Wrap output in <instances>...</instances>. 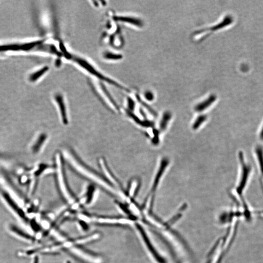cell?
Instances as JSON below:
<instances>
[{"label":"cell","instance_id":"1","mask_svg":"<svg viewBox=\"0 0 263 263\" xmlns=\"http://www.w3.org/2000/svg\"><path fill=\"white\" fill-rule=\"evenodd\" d=\"M62 152L65 162L76 173L113 196L125 198L124 194L107 180L103 174L85 163L72 148H64Z\"/></svg>","mask_w":263,"mask_h":263},{"label":"cell","instance_id":"4","mask_svg":"<svg viewBox=\"0 0 263 263\" xmlns=\"http://www.w3.org/2000/svg\"><path fill=\"white\" fill-rule=\"evenodd\" d=\"M97 163L101 171V174H103L106 180L109 181L117 189L120 190L125 195V190L123 185L109 166L104 156L99 157L97 159Z\"/></svg>","mask_w":263,"mask_h":263},{"label":"cell","instance_id":"17","mask_svg":"<svg viewBox=\"0 0 263 263\" xmlns=\"http://www.w3.org/2000/svg\"><path fill=\"white\" fill-rule=\"evenodd\" d=\"M10 230L13 231L14 232H15V233H16V235H18L22 237L28 239V240H33L32 236L27 235V233H25V232L22 231V230H20L19 229L17 228L16 227H15L14 226H11Z\"/></svg>","mask_w":263,"mask_h":263},{"label":"cell","instance_id":"20","mask_svg":"<svg viewBox=\"0 0 263 263\" xmlns=\"http://www.w3.org/2000/svg\"><path fill=\"white\" fill-rule=\"evenodd\" d=\"M127 106H128V109L126 110H128L129 111L132 112L135 109V104L134 103V100L130 98H127Z\"/></svg>","mask_w":263,"mask_h":263},{"label":"cell","instance_id":"2","mask_svg":"<svg viewBox=\"0 0 263 263\" xmlns=\"http://www.w3.org/2000/svg\"><path fill=\"white\" fill-rule=\"evenodd\" d=\"M55 158V171L59 193L66 203L72 205L74 209L78 208L80 205L78 202V198L73 193L69 184L65 170V160L62 152H57Z\"/></svg>","mask_w":263,"mask_h":263},{"label":"cell","instance_id":"3","mask_svg":"<svg viewBox=\"0 0 263 263\" xmlns=\"http://www.w3.org/2000/svg\"><path fill=\"white\" fill-rule=\"evenodd\" d=\"M71 60L75 62L76 64H78L83 69L86 71L92 76H94V77L99 79L101 82L106 83L108 84L111 85L112 86H114L116 88H118L121 90L127 92H130L128 89L126 88L125 86L119 83H118L116 80L112 79L107 76H105L104 74L101 73V72L97 69L96 67L93 66L91 63L83 58L72 55Z\"/></svg>","mask_w":263,"mask_h":263},{"label":"cell","instance_id":"21","mask_svg":"<svg viewBox=\"0 0 263 263\" xmlns=\"http://www.w3.org/2000/svg\"><path fill=\"white\" fill-rule=\"evenodd\" d=\"M144 96H145L146 99L147 100H149V101L153 100L154 99V96L153 94L150 91L146 92Z\"/></svg>","mask_w":263,"mask_h":263},{"label":"cell","instance_id":"5","mask_svg":"<svg viewBox=\"0 0 263 263\" xmlns=\"http://www.w3.org/2000/svg\"><path fill=\"white\" fill-rule=\"evenodd\" d=\"M79 218L84 221L89 222L92 221L98 223L106 224H129L131 223V220L124 217H114V216H106L90 215L82 214L79 215Z\"/></svg>","mask_w":263,"mask_h":263},{"label":"cell","instance_id":"8","mask_svg":"<svg viewBox=\"0 0 263 263\" xmlns=\"http://www.w3.org/2000/svg\"><path fill=\"white\" fill-rule=\"evenodd\" d=\"M98 194V190L94 184H90L86 187L83 195L81 198H78L80 205L89 206L93 203Z\"/></svg>","mask_w":263,"mask_h":263},{"label":"cell","instance_id":"12","mask_svg":"<svg viewBox=\"0 0 263 263\" xmlns=\"http://www.w3.org/2000/svg\"><path fill=\"white\" fill-rule=\"evenodd\" d=\"M232 18L230 16L226 17L224 19L223 21H222L220 23H218L217 24H216L215 25H214L211 28H210L204 29L202 30H199V31H196L195 32V34H200V33H204V32H207V31H211L214 32L216 30H219L220 29L223 28L224 27H227L229 24H231L232 23Z\"/></svg>","mask_w":263,"mask_h":263},{"label":"cell","instance_id":"14","mask_svg":"<svg viewBox=\"0 0 263 263\" xmlns=\"http://www.w3.org/2000/svg\"><path fill=\"white\" fill-rule=\"evenodd\" d=\"M216 99V97L215 95H211L206 100H204L202 103L198 104L196 107L195 110L197 111H202L205 110L206 108L209 107L210 106L215 102Z\"/></svg>","mask_w":263,"mask_h":263},{"label":"cell","instance_id":"13","mask_svg":"<svg viewBox=\"0 0 263 263\" xmlns=\"http://www.w3.org/2000/svg\"><path fill=\"white\" fill-rule=\"evenodd\" d=\"M5 195V199H6V201L8 202V203L9 206H10V207L12 209V210H13V211H14L15 212L16 214L18 215L21 219L24 220V221L27 222V217H26V215H25V214H24V212H23V211L22 210H21V209L18 207V206H17V205H16V204L15 203L12 201V199H11V198H9L8 195Z\"/></svg>","mask_w":263,"mask_h":263},{"label":"cell","instance_id":"10","mask_svg":"<svg viewBox=\"0 0 263 263\" xmlns=\"http://www.w3.org/2000/svg\"><path fill=\"white\" fill-rule=\"evenodd\" d=\"M114 20L122 23H126L135 27L141 28L143 26V23L140 19L134 17L126 16H116L113 17Z\"/></svg>","mask_w":263,"mask_h":263},{"label":"cell","instance_id":"6","mask_svg":"<svg viewBox=\"0 0 263 263\" xmlns=\"http://www.w3.org/2000/svg\"><path fill=\"white\" fill-rule=\"evenodd\" d=\"M70 252L82 260L89 263H101L103 259L98 254L86 250L79 245H75L67 249Z\"/></svg>","mask_w":263,"mask_h":263},{"label":"cell","instance_id":"9","mask_svg":"<svg viewBox=\"0 0 263 263\" xmlns=\"http://www.w3.org/2000/svg\"><path fill=\"white\" fill-rule=\"evenodd\" d=\"M240 156V160H241V163L242 165V176H241V180L239 183L238 188H237V192L240 195L242 193L244 189L245 188V186L247 184V181L249 179V175L250 173L251 168L249 165L246 164L244 161L243 157L242 154H241Z\"/></svg>","mask_w":263,"mask_h":263},{"label":"cell","instance_id":"16","mask_svg":"<svg viewBox=\"0 0 263 263\" xmlns=\"http://www.w3.org/2000/svg\"><path fill=\"white\" fill-rule=\"evenodd\" d=\"M257 156L258 159L259 164L260 166L261 174L263 177V150L261 147H258L256 150Z\"/></svg>","mask_w":263,"mask_h":263},{"label":"cell","instance_id":"19","mask_svg":"<svg viewBox=\"0 0 263 263\" xmlns=\"http://www.w3.org/2000/svg\"><path fill=\"white\" fill-rule=\"evenodd\" d=\"M48 66H45V67H43V68L40 69V70L37 72L36 73L32 75V77H31L32 80H35L38 79L39 78L41 77L46 72H47L48 71Z\"/></svg>","mask_w":263,"mask_h":263},{"label":"cell","instance_id":"7","mask_svg":"<svg viewBox=\"0 0 263 263\" xmlns=\"http://www.w3.org/2000/svg\"><path fill=\"white\" fill-rule=\"evenodd\" d=\"M55 99L62 124L64 125H68L69 124V118L64 97L62 94L58 93L55 95Z\"/></svg>","mask_w":263,"mask_h":263},{"label":"cell","instance_id":"23","mask_svg":"<svg viewBox=\"0 0 263 263\" xmlns=\"http://www.w3.org/2000/svg\"><path fill=\"white\" fill-rule=\"evenodd\" d=\"M33 263H40V262H39V258H38V257L36 256V257L34 258V260H33Z\"/></svg>","mask_w":263,"mask_h":263},{"label":"cell","instance_id":"24","mask_svg":"<svg viewBox=\"0 0 263 263\" xmlns=\"http://www.w3.org/2000/svg\"><path fill=\"white\" fill-rule=\"evenodd\" d=\"M260 138L262 140H263V126L260 133Z\"/></svg>","mask_w":263,"mask_h":263},{"label":"cell","instance_id":"22","mask_svg":"<svg viewBox=\"0 0 263 263\" xmlns=\"http://www.w3.org/2000/svg\"><path fill=\"white\" fill-rule=\"evenodd\" d=\"M86 223H87L86 222L84 221H83V220H80V221L79 222V226H80L81 228H82L83 230H85V231H86L88 228V225H87Z\"/></svg>","mask_w":263,"mask_h":263},{"label":"cell","instance_id":"18","mask_svg":"<svg viewBox=\"0 0 263 263\" xmlns=\"http://www.w3.org/2000/svg\"><path fill=\"white\" fill-rule=\"evenodd\" d=\"M47 139H48V137L45 134H43L41 135V137L39 138V139L38 140L37 144H36V145L35 146V150L38 151L40 150L41 148L44 145Z\"/></svg>","mask_w":263,"mask_h":263},{"label":"cell","instance_id":"11","mask_svg":"<svg viewBox=\"0 0 263 263\" xmlns=\"http://www.w3.org/2000/svg\"><path fill=\"white\" fill-rule=\"evenodd\" d=\"M139 186V181L137 179L130 180L126 191H125V198H134L136 195Z\"/></svg>","mask_w":263,"mask_h":263},{"label":"cell","instance_id":"15","mask_svg":"<svg viewBox=\"0 0 263 263\" xmlns=\"http://www.w3.org/2000/svg\"><path fill=\"white\" fill-rule=\"evenodd\" d=\"M103 57L105 60L112 61H119L123 58V56L121 54L110 52V51L105 52L103 55Z\"/></svg>","mask_w":263,"mask_h":263},{"label":"cell","instance_id":"25","mask_svg":"<svg viewBox=\"0 0 263 263\" xmlns=\"http://www.w3.org/2000/svg\"><path fill=\"white\" fill-rule=\"evenodd\" d=\"M71 263V261H70V260H67V261H66V263Z\"/></svg>","mask_w":263,"mask_h":263}]
</instances>
